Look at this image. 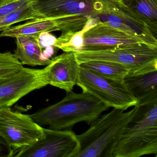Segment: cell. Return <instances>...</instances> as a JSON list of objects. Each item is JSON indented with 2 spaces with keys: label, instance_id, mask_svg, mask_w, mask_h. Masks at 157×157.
I'll use <instances>...</instances> for the list:
<instances>
[{
  "label": "cell",
  "instance_id": "6da1fadb",
  "mask_svg": "<svg viewBox=\"0 0 157 157\" xmlns=\"http://www.w3.org/2000/svg\"><path fill=\"white\" fill-rule=\"evenodd\" d=\"M113 2L108 0H31V5L40 18L56 20L61 35L56 47L66 44L82 30L90 19L106 13Z\"/></svg>",
  "mask_w": 157,
  "mask_h": 157
},
{
  "label": "cell",
  "instance_id": "7a4b0ae2",
  "mask_svg": "<svg viewBox=\"0 0 157 157\" xmlns=\"http://www.w3.org/2000/svg\"><path fill=\"white\" fill-rule=\"evenodd\" d=\"M109 107L91 94L71 91L57 103L30 115L42 127L56 130L71 129L80 122L90 125Z\"/></svg>",
  "mask_w": 157,
  "mask_h": 157
},
{
  "label": "cell",
  "instance_id": "3957f363",
  "mask_svg": "<svg viewBox=\"0 0 157 157\" xmlns=\"http://www.w3.org/2000/svg\"><path fill=\"white\" fill-rule=\"evenodd\" d=\"M131 119L123 128L111 157L157 156V101L136 105Z\"/></svg>",
  "mask_w": 157,
  "mask_h": 157
},
{
  "label": "cell",
  "instance_id": "277c9868",
  "mask_svg": "<svg viewBox=\"0 0 157 157\" xmlns=\"http://www.w3.org/2000/svg\"><path fill=\"white\" fill-rule=\"evenodd\" d=\"M136 106L128 112L114 108L98 117L90 128L77 135L80 150L77 157H111L120 133L132 118Z\"/></svg>",
  "mask_w": 157,
  "mask_h": 157
},
{
  "label": "cell",
  "instance_id": "5b68a950",
  "mask_svg": "<svg viewBox=\"0 0 157 157\" xmlns=\"http://www.w3.org/2000/svg\"><path fill=\"white\" fill-rule=\"evenodd\" d=\"M79 65L92 60H103L124 66L128 74L136 75L157 70V46L145 43L124 45L104 50L75 52Z\"/></svg>",
  "mask_w": 157,
  "mask_h": 157
},
{
  "label": "cell",
  "instance_id": "8992f818",
  "mask_svg": "<svg viewBox=\"0 0 157 157\" xmlns=\"http://www.w3.org/2000/svg\"><path fill=\"white\" fill-rule=\"evenodd\" d=\"M77 85L109 107L125 111L137 104L123 81L106 78L82 68H80Z\"/></svg>",
  "mask_w": 157,
  "mask_h": 157
},
{
  "label": "cell",
  "instance_id": "52a82bcc",
  "mask_svg": "<svg viewBox=\"0 0 157 157\" xmlns=\"http://www.w3.org/2000/svg\"><path fill=\"white\" fill-rule=\"evenodd\" d=\"M44 127L30 115L0 107V136L16 151L30 146L44 137Z\"/></svg>",
  "mask_w": 157,
  "mask_h": 157
},
{
  "label": "cell",
  "instance_id": "ba28073f",
  "mask_svg": "<svg viewBox=\"0 0 157 157\" xmlns=\"http://www.w3.org/2000/svg\"><path fill=\"white\" fill-rule=\"evenodd\" d=\"M44 136L35 143L14 152L16 157H77L80 150L77 135L71 129L44 128Z\"/></svg>",
  "mask_w": 157,
  "mask_h": 157
},
{
  "label": "cell",
  "instance_id": "9c48e42d",
  "mask_svg": "<svg viewBox=\"0 0 157 157\" xmlns=\"http://www.w3.org/2000/svg\"><path fill=\"white\" fill-rule=\"evenodd\" d=\"M99 21L118 29L144 43L157 46V30L120 2H113Z\"/></svg>",
  "mask_w": 157,
  "mask_h": 157
},
{
  "label": "cell",
  "instance_id": "30bf717a",
  "mask_svg": "<svg viewBox=\"0 0 157 157\" xmlns=\"http://www.w3.org/2000/svg\"><path fill=\"white\" fill-rule=\"evenodd\" d=\"M45 67L24 68L13 77L0 83V107H11L24 96L48 85Z\"/></svg>",
  "mask_w": 157,
  "mask_h": 157
},
{
  "label": "cell",
  "instance_id": "8fae6325",
  "mask_svg": "<svg viewBox=\"0 0 157 157\" xmlns=\"http://www.w3.org/2000/svg\"><path fill=\"white\" fill-rule=\"evenodd\" d=\"M141 43H144L100 21L84 33L83 47L80 51L104 50L120 45Z\"/></svg>",
  "mask_w": 157,
  "mask_h": 157
},
{
  "label": "cell",
  "instance_id": "7c38bea8",
  "mask_svg": "<svg viewBox=\"0 0 157 157\" xmlns=\"http://www.w3.org/2000/svg\"><path fill=\"white\" fill-rule=\"evenodd\" d=\"M45 68L48 85L62 89L67 93L72 91L77 85L80 67L74 52H64L56 56Z\"/></svg>",
  "mask_w": 157,
  "mask_h": 157
},
{
  "label": "cell",
  "instance_id": "4fadbf2b",
  "mask_svg": "<svg viewBox=\"0 0 157 157\" xmlns=\"http://www.w3.org/2000/svg\"><path fill=\"white\" fill-rule=\"evenodd\" d=\"M123 82L137 101L136 105L157 101V70L136 75L128 74Z\"/></svg>",
  "mask_w": 157,
  "mask_h": 157
},
{
  "label": "cell",
  "instance_id": "5bb4252c",
  "mask_svg": "<svg viewBox=\"0 0 157 157\" xmlns=\"http://www.w3.org/2000/svg\"><path fill=\"white\" fill-rule=\"evenodd\" d=\"M38 35H27L18 36L15 37L17 48L14 54L23 66H47L52 61V59L45 56L38 44Z\"/></svg>",
  "mask_w": 157,
  "mask_h": 157
},
{
  "label": "cell",
  "instance_id": "9a60e30c",
  "mask_svg": "<svg viewBox=\"0 0 157 157\" xmlns=\"http://www.w3.org/2000/svg\"><path fill=\"white\" fill-rule=\"evenodd\" d=\"M59 31L58 24L54 19L39 18L24 24L10 27L0 34V37H15L18 36L39 34L44 32Z\"/></svg>",
  "mask_w": 157,
  "mask_h": 157
},
{
  "label": "cell",
  "instance_id": "2e32d148",
  "mask_svg": "<svg viewBox=\"0 0 157 157\" xmlns=\"http://www.w3.org/2000/svg\"><path fill=\"white\" fill-rule=\"evenodd\" d=\"M82 68L93 71L104 78L123 82L129 71L124 66L110 61L92 60L80 64Z\"/></svg>",
  "mask_w": 157,
  "mask_h": 157
},
{
  "label": "cell",
  "instance_id": "e0dca14e",
  "mask_svg": "<svg viewBox=\"0 0 157 157\" xmlns=\"http://www.w3.org/2000/svg\"><path fill=\"white\" fill-rule=\"evenodd\" d=\"M119 2L157 30V0H121Z\"/></svg>",
  "mask_w": 157,
  "mask_h": 157
},
{
  "label": "cell",
  "instance_id": "ac0fdd59",
  "mask_svg": "<svg viewBox=\"0 0 157 157\" xmlns=\"http://www.w3.org/2000/svg\"><path fill=\"white\" fill-rule=\"evenodd\" d=\"M24 67L11 52H0V83L20 72Z\"/></svg>",
  "mask_w": 157,
  "mask_h": 157
},
{
  "label": "cell",
  "instance_id": "d6986e66",
  "mask_svg": "<svg viewBox=\"0 0 157 157\" xmlns=\"http://www.w3.org/2000/svg\"><path fill=\"white\" fill-rule=\"evenodd\" d=\"M39 18L40 16L35 11L31 4L0 18V31H4L11 27L14 24Z\"/></svg>",
  "mask_w": 157,
  "mask_h": 157
},
{
  "label": "cell",
  "instance_id": "ffe728a7",
  "mask_svg": "<svg viewBox=\"0 0 157 157\" xmlns=\"http://www.w3.org/2000/svg\"><path fill=\"white\" fill-rule=\"evenodd\" d=\"M100 22L98 18L90 19L87 21L84 28L80 32L74 34L66 44L58 47L64 52H77L80 51L83 45V35L90 27Z\"/></svg>",
  "mask_w": 157,
  "mask_h": 157
},
{
  "label": "cell",
  "instance_id": "44dd1931",
  "mask_svg": "<svg viewBox=\"0 0 157 157\" xmlns=\"http://www.w3.org/2000/svg\"><path fill=\"white\" fill-rule=\"evenodd\" d=\"M31 4V0H11L0 6V18Z\"/></svg>",
  "mask_w": 157,
  "mask_h": 157
},
{
  "label": "cell",
  "instance_id": "7402d4cb",
  "mask_svg": "<svg viewBox=\"0 0 157 157\" xmlns=\"http://www.w3.org/2000/svg\"><path fill=\"white\" fill-rule=\"evenodd\" d=\"M56 39V37L49 32L41 33L37 36L38 44L43 50L55 46Z\"/></svg>",
  "mask_w": 157,
  "mask_h": 157
},
{
  "label": "cell",
  "instance_id": "603a6c76",
  "mask_svg": "<svg viewBox=\"0 0 157 157\" xmlns=\"http://www.w3.org/2000/svg\"><path fill=\"white\" fill-rule=\"evenodd\" d=\"M14 150L8 142L0 136V157H13Z\"/></svg>",
  "mask_w": 157,
  "mask_h": 157
},
{
  "label": "cell",
  "instance_id": "cb8c5ba5",
  "mask_svg": "<svg viewBox=\"0 0 157 157\" xmlns=\"http://www.w3.org/2000/svg\"><path fill=\"white\" fill-rule=\"evenodd\" d=\"M10 1H11V0H0V6L7 3Z\"/></svg>",
  "mask_w": 157,
  "mask_h": 157
},
{
  "label": "cell",
  "instance_id": "d4e9b609",
  "mask_svg": "<svg viewBox=\"0 0 157 157\" xmlns=\"http://www.w3.org/2000/svg\"><path fill=\"white\" fill-rule=\"evenodd\" d=\"M108 1H110L112 2H118L120 1H121V0H108Z\"/></svg>",
  "mask_w": 157,
  "mask_h": 157
}]
</instances>
